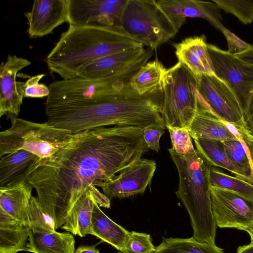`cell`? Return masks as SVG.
Segmentation results:
<instances>
[{"instance_id":"44dd1931","label":"cell","mask_w":253,"mask_h":253,"mask_svg":"<svg viewBox=\"0 0 253 253\" xmlns=\"http://www.w3.org/2000/svg\"><path fill=\"white\" fill-rule=\"evenodd\" d=\"M75 239L69 233H34L29 230L26 251L33 253H75Z\"/></svg>"},{"instance_id":"30bf717a","label":"cell","mask_w":253,"mask_h":253,"mask_svg":"<svg viewBox=\"0 0 253 253\" xmlns=\"http://www.w3.org/2000/svg\"><path fill=\"white\" fill-rule=\"evenodd\" d=\"M211 201L216 226L241 230L253 226V200L211 185Z\"/></svg>"},{"instance_id":"2e32d148","label":"cell","mask_w":253,"mask_h":253,"mask_svg":"<svg viewBox=\"0 0 253 253\" xmlns=\"http://www.w3.org/2000/svg\"><path fill=\"white\" fill-rule=\"evenodd\" d=\"M31 62L16 55H8L0 67V117L9 113L18 115L24 98L16 81L18 71L30 65Z\"/></svg>"},{"instance_id":"f35d334b","label":"cell","mask_w":253,"mask_h":253,"mask_svg":"<svg viewBox=\"0 0 253 253\" xmlns=\"http://www.w3.org/2000/svg\"><path fill=\"white\" fill-rule=\"evenodd\" d=\"M243 115L247 130L253 135V94Z\"/></svg>"},{"instance_id":"d6986e66","label":"cell","mask_w":253,"mask_h":253,"mask_svg":"<svg viewBox=\"0 0 253 253\" xmlns=\"http://www.w3.org/2000/svg\"><path fill=\"white\" fill-rule=\"evenodd\" d=\"M144 46L129 49L97 59L85 65L77 77L94 79L112 74L128 66L145 52Z\"/></svg>"},{"instance_id":"8992f818","label":"cell","mask_w":253,"mask_h":253,"mask_svg":"<svg viewBox=\"0 0 253 253\" xmlns=\"http://www.w3.org/2000/svg\"><path fill=\"white\" fill-rule=\"evenodd\" d=\"M11 127L0 132V157L23 149L40 159L54 155L69 140L71 134L44 123L12 117Z\"/></svg>"},{"instance_id":"60d3db41","label":"cell","mask_w":253,"mask_h":253,"mask_svg":"<svg viewBox=\"0 0 253 253\" xmlns=\"http://www.w3.org/2000/svg\"><path fill=\"white\" fill-rule=\"evenodd\" d=\"M242 60L253 65V45L247 51L235 55Z\"/></svg>"},{"instance_id":"f1b7e54d","label":"cell","mask_w":253,"mask_h":253,"mask_svg":"<svg viewBox=\"0 0 253 253\" xmlns=\"http://www.w3.org/2000/svg\"><path fill=\"white\" fill-rule=\"evenodd\" d=\"M237 139L221 141L224 149L230 161L253 179V163L250 154L237 130Z\"/></svg>"},{"instance_id":"3957f363","label":"cell","mask_w":253,"mask_h":253,"mask_svg":"<svg viewBox=\"0 0 253 253\" xmlns=\"http://www.w3.org/2000/svg\"><path fill=\"white\" fill-rule=\"evenodd\" d=\"M142 46L122 29L69 25L45 61L51 72L58 74L63 80H69L77 77L80 69L93 60Z\"/></svg>"},{"instance_id":"d590c367","label":"cell","mask_w":253,"mask_h":253,"mask_svg":"<svg viewBox=\"0 0 253 253\" xmlns=\"http://www.w3.org/2000/svg\"><path fill=\"white\" fill-rule=\"evenodd\" d=\"M221 32L226 39L227 51L230 54L237 55L247 51L251 47V44L245 42L226 28Z\"/></svg>"},{"instance_id":"1f68e13d","label":"cell","mask_w":253,"mask_h":253,"mask_svg":"<svg viewBox=\"0 0 253 253\" xmlns=\"http://www.w3.org/2000/svg\"><path fill=\"white\" fill-rule=\"evenodd\" d=\"M156 248L152 244L148 234L135 231L129 232L125 243L122 253H154Z\"/></svg>"},{"instance_id":"ffe728a7","label":"cell","mask_w":253,"mask_h":253,"mask_svg":"<svg viewBox=\"0 0 253 253\" xmlns=\"http://www.w3.org/2000/svg\"><path fill=\"white\" fill-rule=\"evenodd\" d=\"M33 188L27 182L0 188V208L30 228L29 206Z\"/></svg>"},{"instance_id":"d4e9b609","label":"cell","mask_w":253,"mask_h":253,"mask_svg":"<svg viewBox=\"0 0 253 253\" xmlns=\"http://www.w3.org/2000/svg\"><path fill=\"white\" fill-rule=\"evenodd\" d=\"M167 70L158 60L148 62L132 76L130 85L138 94L146 93L161 84Z\"/></svg>"},{"instance_id":"4fadbf2b","label":"cell","mask_w":253,"mask_h":253,"mask_svg":"<svg viewBox=\"0 0 253 253\" xmlns=\"http://www.w3.org/2000/svg\"><path fill=\"white\" fill-rule=\"evenodd\" d=\"M157 1L177 32L185 23L187 17L204 19L220 32L225 28L221 22V9L213 0H159Z\"/></svg>"},{"instance_id":"d6a6232c","label":"cell","mask_w":253,"mask_h":253,"mask_svg":"<svg viewBox=\"0 0 253 253\" xmlns=\"http://www.w3.org/2000/svg\"><path fill=\"white\" fill-rule=\"evenodd\" d=\"M166 127L169 132L172 148L178 154L186 155L194 149L188 129L169 126Z\"/></svg>"},{"instance_id":"7402d4cb","label":"cell","mask_w":253,"mask_h":253,"mask_svg":"<svg viewBox=\"0 0 253 253\" xmlns=\"http://www.w3.org/2000/svg\"><path fill=\"white\" fill-rule=\"evenodd\" d=\"M193 140L197 153L211 167L223 168L235 176L253 183V179L230 161L221 141L203 138H195Z\"/></svg>"},{"instance_id":"9a60e30c","label":"cell","mask_w":253,"mask_h":253,"mask_svg":"<svg viewBox=\"0 0 253 253\" xmlns=\"http://www.w3.org/2000/svg\"><path fill=\"white\" fill-rule=\"evenodd\" d=\"M188 131L193 139L203 138L219 141L238 139L236 127L217 116L199 92L197 110Z\"/></svg>"},{"instance_id":"603a6c76","label":"cell","mask_w":253,"mask_h":253,"mask_svg":"<svg viewBox=\"0 0 253 253\" xmlns=\"http://www.w3.org/2000/svg\"><path fill=\"white\" fill-rule=\"evenodd\" d=\"M129 233L108 217L94 200L90 235L122 252Z\"/></svg>"},{"instance_id":"7a4b0ae2","label":"cell","mask_w":253,"mask_h":253,"mask_svg":"<svg viewBox=\"0 0 253 253\" xmlns=\"http://www.w3.org/2000/svg\"><path fill=\"white\" fill-rule=\"evenodd\" d=\"M149 59L144 54L128 66L103 77H77L53 82L48 86L46 123L70 134L98 127L105 100L129 87L131 78Z\"/></svg>"},{"instance_id":"e575fe53","label":"cell","mask_w":253,"mask_h":253,"mask_svg":"<svg viewBox=\"0 0 253 253\" xmlns=\"http://www.w3.org/2000/svg\"><path fill=\"white\" fill-rule=\"evenodd\" d=\"M165 126L155 125L143 129V139L148 148L159 152L160 150V140L164 133Z\"/></svg>"},{"instance_id":"484cf974","label":"cell","mask_w":253,"mask_h":253,"mask_svg":"<svg viewBox=\"0 0 253 253\" xmlns=\"http://www.w3.org/2000/svg\"><path fill=\"white\" fill-rule=\"evenodd\" d=\"M154 253H224L215 244L201 243L190 238H165Z\"/></svg>"},{"instance_id":"ac0fdd59","label":"cell","mask_w":253,"mask_h":253,"mask_svg":"<svg viewBox=\"0 0 253 253\" xmlns=\"http://www.w3.org/2000/svg\"><path fill=\"white\" fill-rule=\"evenodd\" d=\"M33 153L20 149L0 160V188L27 182L32 168L39 159Z\"/></svg>"},{"instance_id":"cb8c5ba5","label":"cell","mask_w":253,"mask_h":253,"mask_svg":"<svg viewBox=\"0 0 253 253\" xmlns=\"http://www.w3.org/2000/svg\"><path fill=\"white\" fill-rule=\"evenodd\" d=\"M93 204V197L87 190L76 203L61 228L81 237L90 235Z\"/></svg>"},{"instance_id":"8fae6325","label":"cell","mask_w":253,"mask_h":253,"mask_svg":"<svg viewBox=\"0 0 253 253\" xmlns=\"http://www.w3.org/2000/svg\"><path fill=\"white\" fill-rule=\"evenodd\" d=\"M197 78L198 90L212 111L236 129H247L240 103L227 84L215 75Z\"/></svg>"},{"instance_id":"ba28073f","label":"cell","mask_w":253,"mask_h":253,"mask_svg":"<svg viewBox=\"0 0 253 253\" xmlns=\"http://www.w3.org/2000/svg\"><path fill=\"white\" fill-rule=\"evenodd\" d=\"M208 48L215 76L235 94L244 114L253 94V65L213 44Z\"/></svg>"},{"instance_id":"ee69618b","label":"cell","mask_w":253,"mask_h":253,"mask_svg":"<svg viewBox=\"0 0 253 253\" xmlns=\"http://www.w3.org/2000/svg\"><path fill=\"white\" fill-rule=\"evenodd\" d=\"M244 230L247 231L250 234L251 238V241L253 242V226L246 228Z\"/></svg>"},{"instance_id":"e0dca14e","label":"cell","mask_w":253,"mask_h":253,"mask_svg":"<svg viewBox=\"0 0 253 253\" xmlns=\"http://www.w3.org/2000/svg\"><path fill=\"white\" fill-rule=\"evenodd\" d=\"M173 46L178 62L186 66L196 78L215 75L204 35L186 38Z\"/></svg>"},{"instance_id":"b9f144b4","label":"cell","mask_w":253,"mask_h":253,"mask_svg":"<svg viewBox=\"0 0 253 253\" xmlns=\"http://www.w3.org/2000/svg\"><path fill=\"white\" fill-rule=\"evenodd\" d=\"M75 253H100V252L95 246H81L76 250Z\"/></svg>"},{"instance_id":"f546056e","label":"cell","mask_w":253,"mask_h":253,"mask_svg":"<svg viewBox=\"0 0 253 253\" xmlns=\"http://www.w3.org/2000/svg\"><path fill=\"white\" fill-rule=\"evenodd\" d=\"M30 229L34 233H50L56 231L55 223L42 207L37 197L32 196L30 202Z\"/></svg>"},{"instance_id":"52a82bcc","label":"cell","mask_w":253,"mask_h":253,"mask_svg":"<svg viewBox=\"0 0 253 253\" xmlns=\"http://www.w3.org/2000/svg\"><path fill=\"white\" fill-rule=\"evenodd\" d=\"M121 24L131 40L154 50L177 33L155 0H128Z\"/></svg>"},{"instance_id":"9c48e42d","label":"cell","mask_w":253,"mask_h":253,"mask_svg":"<svg viewBox=\"0 0 253 253\" xmlns=\"http://www.w3.org/2000/svg\"><path fill=\"white\" fill-rule=\"evenodd\" d=\"M128 0H68L69 25L122 29Z\"/></svg>"},{"instance_id":"4dcf8cb0","label":"cell","mask_w":253,"mask_h":253,"mask_svg":"<svg viewBox=\"0 0 253 253\" xmlns=\"http://www.w3.org/2000/svg\"><path fill=\"white\" fill-rule=\"evenodd\" d=\"M227 13H230L244 24L253 21V0H213Z\"/></svg>"},{"instance_id":"7bdbcfd3","label":"cell","mask_w":253,"mask_h":253,"mask_svg":"<svg viewBox=\"0 0 253 253\" xmlns=\"http://www.w3.org/2000/svg\"><path fill=\"white\" fill-rule=\"evenodd\" d=\"M237 253H253V242L251 241L249 245L239 247Z\"/></svg>"},{"instance_id":"277c9868","label":"cell","mask_w":253,"mask_h":253,"mask_svg":"<svg viewBox=\"0 0 253 253\" xmlns=\"http://www.w3.org/2000/svg\"><path fill=\"white\" fill-rule=\"evenodd\" d=\"M179 177L177 197L189 215L192 238L199 242L215 244L216 225L211 207L210 169L211 167L194 149L182 155L168 150Z\"/></svg>"},{"instance_id":"5b68a950","label":"cell","mask_w":253,"mask_h":253,"mask_svg":"<svg viewBox=\"0 0 253 253\" xmlns=\"http://www.w3.org/2000/svg\"><path fill=\"white\" fill-rule=\"evenodd\" d=\"M162 86V114L166 126L188 129L198 107L197 78L178 62L167 70Z\"/></svg>"},{"instance_id":"4316f807","label":"cell","mask_w":253,"mask_h":253,"mask_svg":"<svg viewBox=\"0 0 253 253\" xmlns=\"http://www.w3.org/2000/svg\"><path fill=\"white\" fill-rule=\"evenodd\" d=\"M210 175L211 185L229 190L253 200V183L228 175L214 167L211 168Z\"/></svg>"},{"instance_id":"7c38bea8","label":"cell","mask_w":253,"mask_h":253,"mask_svg":"<svg viewBox=\"0 0 253 253\" xmlns=\"http://www.w3.org/2000/svg\"><path fill=\"white\" fill-rule=\"evenodd\" d=\"M156 169L155 161L141 158L98 187L102 188L104 194L110 200L143 194L151 183Z\"/></svg>"},{"instance_id":"836d02e7","label":"cell","mask_w":253,"mask_h":253,"mask_svg":"<svg viewBox=\"0 0 253 253\" xmlns=\"http://www.w3.org/2000/svg\"><path fill=\"white\" fill-rule=\"evenodd\" d=\"M45 76L39 74L30 78L26 82H18V88L24 97L42 98L48 96L49 89L43 84H40V81Z\"/></svg>"},{"instance_id":"83f0119b","label":"cell","mask_w":253,"mask_h":253,"mask_svg":"<svg viewBox=\"0 0 253 253\" xmlns=\"http://www.w3.org/2000/svg\"><path fill=\"white\" fill-rule=\"evenodd\" d=\"M30 228L24 224L0 228V253H17L26 251Z\"/></svg>"},{"instance_id":"8d00e7d4","label":"cell","mask_w":253,"mask_h":253,"mask_svg":"<svg viewBox=\"0 0 253 253\" xmlns=\"http://www.w3.org/2000/svg\"><path fill=\"white\" fill-rule=\"evenodd\" d=\"M88 190L94 200L99 206L108 209L110 208V200L105 195L101 193L95 186H90Z\"/></svg>"},{"instance_id":"74e56055","label":"cell","mask_w":253,"mask_h":253,"mask_svg":"<svg viewBox=\"0 0 253 253\" xmlns=\"http://www.w3.org/2000/svg\"><path fill=\"white\" fill-rule=\"evenodd\" d=\"M20 224H23L0 208V228L11 227Z\"/></svg>"},{"instance_id":"6da1fadb","label":"cell","mask_w":253,"mask_h":253,"mask_svg":"<svg viewBox=\"0 0 253 253\" xmlns=\"http://www.w3.org/2000/svg\"><path fill=\"white\" fill-rule=\"evenodd\" d=\"M143 129L115 126L72 134L54 155L36 162L27 182L56 230L90 186L98 187L141 159L148 149Z\"/></svg>"},{"instance_id":"ab89813d","label":"cell","mask_w":253,"mask_h":253,"mask_svg":"<svg viewBox=\"0 0 253 253\" xmlns=\"http://www.w3.org/2000/svg\"><path fill=\"white\" fill-rule=\"evenodd\" d=\"M237 130L246 145L253 163V135L250 133L247 129H237Z\"/></svg>"},{"instance_id":"5bb4252c","label":"cell","mask_w":253,"mask_h":253,"mask_svg":"<svg viewBox=\"0 0 253 253\" xmlns=\"http://www.w3.org/2000/svg\"><path fill=\"white\" fill-rule=\"evenodd\" d=\"M68 0H35L31 11L24 13L31 38L42 37L68 22Z\"/></svg>"}]
</instances>
